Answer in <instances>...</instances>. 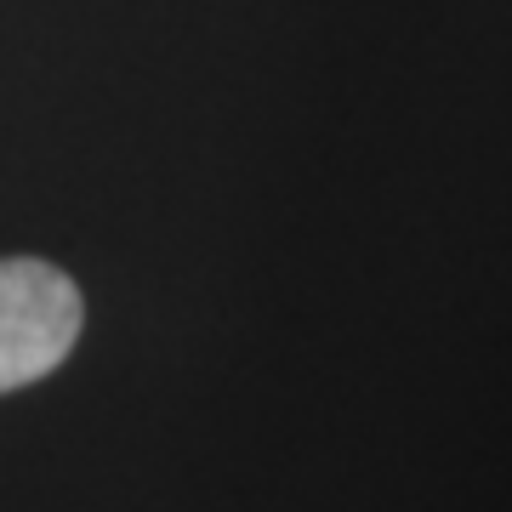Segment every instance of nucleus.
Wrapping results in <instances>:
<instances>
[{
    "instance_id": "obj_1",
    "label": "nucleus",
    "mask_w": 512,
    "mask_h": 512,
    "mask_svg": "<svg viewBox=\"0 0 512 512\" xmlns=\"http://www.w3.org/2000/svg\"><path fill=\"white\" fill-rule=\"evenodd\" d=\"M80 285L40 256H0V393L35 387L80 342Z\"/></svg>"
}]
</instances>
